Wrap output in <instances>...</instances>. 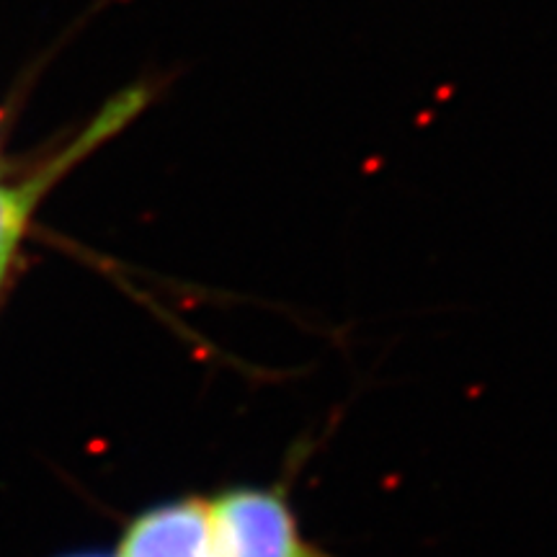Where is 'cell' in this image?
I'll use <instances>...</instances> for the list:
<instances>
[{"label":"cell","mask_w":557,"mask_h":557,"mask_svg":"<svg viewBox=\"0 0 557 557\" xmlns=\"http://www.w3.org/2000/svg\"><path fill=\"white\" fill-rule=\"evenodd\" d=\"M150 94L145 86H135L114 96L107 107L99 111L94 122L81 132L73 143L65 145L58 156L45 160L39 169L26 173L18 181H0V289L9 278L13 263H16L21 240H24L29 222L41 205V199L65 173L86 160L99 145L107 143L122 132L135 116L148 107Z\"/></svg>","instance_id":"cell-1"},{"label":"cell","mask_w":557,"mask_h":557,"mask_svg":"<svg viewBox=\"0 0 557 557\" xmlns=\"http://www.w3.org/2000/svg\"><path fill=\"white\" fill-rule=\"evenodd\" d=\"M220 557H329L299 534L287 498L267 487H235L209 500Z\"/></svg>","instance_id":"cell-2"},{"label":"cell","mask_w":557,"mask_h":557,"mask_svg":"<svg viewBox=\"0 0 557 557\" xmlns=\"http://www.w3.org/2000/svg\"><path fill=\"white\" fill-rule=\"evenodd\" d=\"M116 557H220L212 506L181 498L139 513L124 529Z\"/></svg>","instance_id":"cell-3"},{"label":"cell","mask_w":557,"mask_h":557,"mask_svg":"<svg viewBox=\"0 0 557 557\" xmlns=\"http://www.w3.org/2000/svg\"><path fill=\"white\" fill-rule=\"evenodd\" d=\"M60 557H116V555H103V553H75V555H60Z\"/></svg>","instance_id":"cell-4"}]
</instances>
